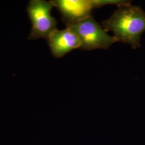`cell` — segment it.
Here are the masks:
<instances>
[{"label":"cell","mask_w":145,"mask_h":145,"mask_svg":"<svg viewBox=\"0 0 145 145\" xmlns=\"http://www.w3.org/2000/svg\"><path fill=\"white\" fill-rule=\"evenodd\" d=\"M101 26L106 32L112 31L117 42L129 44L136 49L140 46L141 36L145 32V11L130 3L120 5Z\"/></svg>","instance_id":"cell-1"},{"label":"cell","mask_w":145,"mask_h":145,"mask_svg":"<svg viewBox=\"0 0 145 145\" xmlns=\"http://www.w3.org/2000/svg\"><path fill=\"white\" fill-rule=\"evenodd\" d=\"M66 26L70 27L76 33L82 50H108L112 44L117 42L114 36L108 35L92 15Z\"/></svg>","instance_id":"cell-2"},{"label":"cell","mask_w":145,"mask_h":145,"mask_svg":"<svg viewBox=\"0 0 145 145\" xmlns=\"http://www.w3.org/2000/svg\"><path fill=\"white\" fill-rule=\"evenodd\" d=\"M53 7L51 1L31 0L29 2L27 12L32 23V28L29 39L43 38L47 40L52 32L57 29V21L51 14Z\"/></svg>","instance_id":"cell-3"},{"label":"cell","mask_w":145,"mask_h":145,"mask_svg":"<svg viewBox=\"0 0 145 145\" xmlns=\"http://www.w3.org/2000/svg\"><path fill=\"white\" fill-rule=\"evenodd\" d=\"M61 15L67 26L91 15L95 8L107 5L106 0H53L51 1Z\"/></svg>","instance_id":"cell-4"},{"label":"cell","mask_w":145,"mask_h":145,"mask_svg":"<svg viewBox=\"0 0 145 145\" xmlns=\"http://www.w3.org/2000/svg\"><path fill=\"white\" fill-rule=\"evenodd\" d=\"M47 41L53 56L56 58L62 57L81 47L79 38L69 26L61 30L56 29L50 35Z\"/></svg>","instance_id":"cell-5"}]
</instances>
